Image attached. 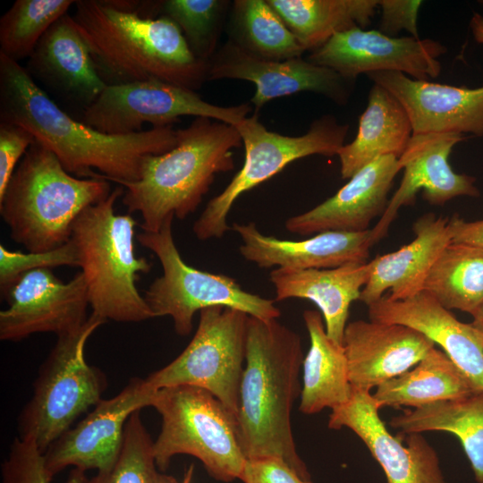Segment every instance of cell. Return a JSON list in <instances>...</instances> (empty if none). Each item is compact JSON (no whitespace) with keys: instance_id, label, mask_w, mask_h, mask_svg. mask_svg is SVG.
Returning <instances> with one entry per match:
<instances>
[{"instance_id":"4fadbf2b","label":"cell","mask_w":483,"mask_h":483,"mask_svg":"<svg viewBox=\"0 0 483 483\" xmlns=\"http://www.w3.org/2000/svg\"><path fill=\"white\" fill-rule=\"evenodd\" d=\"M446 51L445 46L431 38L389 37L356 27L332 37L312 50L307 60L353 80L361 73L398 72L429 80L440 74L438 58Z\"/></svg>"},{"instance_id":"f546056e","label":"cell","mask_w":483,"mask_h":483,"mask_svg":"<svg viewBox=\"0 0 483 483\" xmlns=\"http://www.w3.org/2000/svg\"><path fill=\"white\" fill-rule=\"evenodd\" d=\"M389 424L403 434H453L461 442L476 481L483 483V390L406 411L392 418Z\"/></svg>"},{"instance_id":"d6986e66","label":"cell","mask_w":483,"mask_h":483,"mask_svg":"<svg viewBox=\"0 0 483 483\" xmlns=\"http://www.w3.org/2000/svg\"><path fill=\"white\" fill-rule=\"evenodd\" d=\"M24 68L52 99L55 97L75 106L82 113L106 87L69 13L59 18L46 31Z\"/></svg>"},{"instance_id":"3957f363","label":"cell","mask_w":483,"mask_h":483,"mask_svg":"<svg viewBox=\"0 0 483 483\" xmlns=\"http://www.w3.org/2000/svg\"><path fill=\"white\" fill-rule=\"evenodd\" d=\"M277 319L249 316L236 416L238 437L247 460L277 458L310 480L297 453L291 422L293 403L301 393V339Z\"/></svg>"},{"instance_id":"7a4b0ae2","label":"cell","mask_w":483,"mask_h":483,"mask_svg":"<svg viewBox=\"0 0 483 483\" xmlns=\"http://www.w3.org/2000/svg\"><path fill=\"white\" fill-rule=\"evenodd\" d=\"M140 1L79 0L72 16L106 86L161 80L193 91L208 63L191 51L169 18L140 12Z\"/></svg>"},{"instance_id":"7c38bea8","label":"cell","mask_w":483,"mask_h":483,"mask_svg":"<svg viewBox=\"0 0 483 483\" xmlns=\"http://www.w3.org/2000/svg\"><path fill=\"white\" fill-rule=\"evenodd\" d=\"M252 110L250 104L220 106L205 101L196 91L161 80L106 86L79 119L109 135H127L142 130L173 126L182 116L208 117L238 125Z\"/></svg>"},{"instance_id":"484cf974","label":"cell","mask_w":483,"mask_h":483,"mask_svg":"<svg viewBox=\"0 0 483 483\" xmlns=\"http://www.w3.org/2000/svg\"><path fill=\"white\" fill-rule=\"evenodd\" d=\"M370 275L369 262L352 263L334 268H275L269 274L276 301L305 299L317 305L327 335L343 344L349 309L359 300Z\"/></svg>"},{"instance_id":"8992f818","label":"cell","mask_w":483,"mask_h":483,"mask_svg":"<svg viewBox=\"0 0 483 483\" xmlns=\"http://www.w3.org/2000/svg\"><path fill=\"white\" fill-rule=\"evenodd\" d=\"M123 189L114 188L106 199L87 208L73 225L71 241L92 313L106 321L138 323L154 318L136 287L140 275L149 272L151 264L136 256V220L129 213H114Z\"/></svg>"},{"instance_id":"9c48e42d","label":"cell","mask_w":483,"mask_h":483,"mask_svg":"<svg viewBox=\"0 0 483 483\" xmlns=\"http://www.w3.org/2000/svg\"><path fill=\"white\" fill-rule=\"evenodd\" d=\"M169 216L157 232L143 231L137 241L158 258L163 274L157 277L143 297L154 318L169 316L177 335L187 336L193 318L202 309L223 306L244 311L260 319L278 318L275 300L250 292L233 277L192 267L185 263L174 243Z\"/></svg>"},{"instance_id":"e575fe53","label":"cell","mask_w":483,"mask_h":483,"mask_svg":"<svg viewBox=\"0 0 483 483\" xmlns=\"http://www.w3.org/2000/svg\"><path fill=\"white\" fill-rule=\"evenodd\" d=\"M229 5L225 0H165L156 2V10L178 26L193 55L208 63Z\"/></svg>"},{"instance_id":"cb8c5ba5","label":"cell","mask_w":483,"mask_h":483,"mask_svg":"<svg viewBox=\"0 0 483 483\" xmlns=\"http://www.w3.org/2000/svg\"><path fill=\"white\" fill-rule=\"evenodd\" d=\"M241 237V255L260 268L324 269L366 263L374 244L371 228L358 233L328 231L301 241L281 240L262 233L257 225L234 223Z\"/></svg>"},{"instance_id":"f6af8a7d","label":"cell","mask_w":483,"mask_h":483,"mask_svg":"<svg viewBox=\"0 0 483 483\" xmlns=\"http://www.w3.org/2000/svg\"><path fill=\"white\" fill-rule=\"evenodd\" d=\"M194 466L191 464L189 466L188 470L185 471L183 476V480L182 483H191L193 477Z\"/></svg>"},{"instance_id":"ba28073f","label":"cell","mask_w":483,"mask_h":483,"mask_svg":"<svg viewBox=\"0 0 483 483\" xmlns=\"http://www.w3.org/2000/svg\"><path fill=\"white\" fill-rule=\"evenodd\" d=\"M105 322L91 313L80 328L57 336L38 369L32 395L18 416L17 431L20 438L35 442L43 453L102 400L106 378L87 362L85 346Z\"/></svg>"},{"instance_id":"277c9868","label":"cell","mask_w":483,"mask_h":483,"mask_svg":"<svg viewBox=\"0 0 483 483\" xmlns=\"http://www.w3.org/2000/svg\"><path fill=\"white\" fill-rule=\"evenodd\" d=\"M242 144L234 125L195 117L177 130L169 151L148 157L137 182H122L127 212H140L143 231L157 232L169 216L180 220L194 213L219 173L233 169V149Z\"/></svg>"},{"instance_id":"d4e9b609","label":"cell","mask_w":483,"mask_h":483,"mask_svg":"<svg viewBox=\"0 0 483 483\" xmlns=\"http://www.w3.org/2000/svg\"><path fill=\"white\" fill-rule=\"evenodd\" d=\"M414 239L399 250L377 255L371 261L370 275L359 301L368 307L386 295L394 301L412 297L423 291L432 266L452 242L448 218L427 213L413 224Z\"/></svg>"},{"instance_id":"836d02e7","label":"cell","mask_w":483,"mask_h":483,"mask_svg":"<svg viewBox=\"0 0 483 483\" xmlns=\"http://www.w3.org/2000/svg\"><path fill=\"white\" fill-rule=\"evenodd\" d=\"M72 0H16L0 19V53L29 58L46 31L74 4Z\"/></svg>"},{"instance_id":"8d00e7d4","label":"cell","mask_w":483,"mask_h":483,"mask_svg":"<svg viewBox=\"0 0 483 483\" xmlns=\"http://www.w3.org/2000/svg\"><path fill=\"white\" fill-rule=\"evenodd\" d=\"M85 471L73 468L65 483H86ZM1 483H52L47 475L44 453L35 442L16 436L1 465Z\"/></svg>"},{"instance_id":"d590c367","label":"cell","mask_w":483,"mask_h":483,"mask_svg":"<svg viewBox=\"0 0 483 483\" xmlns=\"http://www.w3.org/2000/svg\"><path fill=\"white\" fill-rule=\"evenodd\" d=\"M153 442L140 411H134L126 422L123 445L114 466L88 478L86 483H178L174 477L158 469Z\"/></svg>"},{"instance_id":"e0dca14e","label":"cell","mask_w":483,"mask_h":483,"mask_svg":"<svg viewBox=\"0 0 483 483\" xmlns=\"http://www.w3.org/2000/svg\"><path fill=\"white\" fill-rule=\"evenodd\" d=\"M370 392L352 389L350 400L332 410L328 428H347L366 445L382 467L387 483H449L436 451L421 433L394 436L379 416Z\"/></svg>"},{"instance_id":"2e32d148","label":"cell","mask_w":483,"mask_h":483,"mask_svg":"<svg viewBox=\"0 0 483 483\" xmlns=\"http://www.w3.org/2000/svg\"><path fill=\"white\" fill-rule=\"evenodd\" d=\"M222 79L252 82L256 91L250 102L256 113L274 98L303 91L322 95L340 106L346 105L356 81L301 57L260 58L230 40L218 47L208 62V80Z\"/></svg>"},{"instance_id":"ee69618b","label":"cell","mask_w":483,"mask_h":483,"mask_svg":"<svg viewBox=\"0 0 483 483\" xmlns=\"http://www.w3.org/2000/svg\"><path fill=\"white\" fill-rule=\"evenodd\" d=\"M472 318L471 325L483 333V304Z\"/></svg>"},{"instance_id":"f1b7e54d","label":"cell","mask_w":483,"mask_h":483,"mask_svg":"<svg viewBox=\"0 0 483 483\" xmlns=\"http://www.w3.org/2000/svg\"><path fill=\"white\" fill-rule=\"evenodd\" d=\"M478 391L443 352L433 347L413 369L378 386L372 394L378 407L414 409Z\"/></svg>"},{"instance_id":"ac0fdd59","label":"cell","mask_w":483,"mask_h":483,"mask_svg":"<svg viewBox=\"0 0 483 483\" xmlns=\"http://www.w3.org/2000/svg\"><path fill=\"white\" fill-rule=\"evenodd\" d=\"M455 133L412 134L404 152L398 158L403 176L399 188L377 225L371 228L374 244L386 236L398 210L414 203L421 190L423 198L431 205L443 206L462 196L478 198L476 178L455 173L448 158L453 148L464 140Z\"/></svg>"},{"instance_id":"5bb4252c","label":"cell","mask_w":483,"mask_h":483,"mask_svg":"<svg viewBox=\"0 0 483 483\" xmlns=\"http://www.w3.org/2000/svg\"><path fill=\"white\" fill-rule=\"evenodd\" d=\"M8 307L0 311V339L19 342L37 333L56 336L77 330L88 320L89 306L81 272L63 282L50 268L21 275L4 295Z\"/></svg>"},{"instance_id":"f35d334b","label":"cell","mask_w":483,"mask_h":483,"mask_svg":"<svg viewBox=\"0 0 483 483\" xmlns=\"http://www.w3.org/2000/svg\"><path fill=\"white\" fill-rule=\"evenodd\" d=\"M34 136L22 126L0 122V198Z\"/></svg>"},{"instance_id":"9a60e30c","label":"cell","mask_w":483,"mask_h":483,"mask_svg":"<svg viewBox=\"0 0 483 483\" xmlns=\"http://www.w3.org/2000/svg\"><path fill=\"white\" fill-rule=\"evenodd\" d=\"M153 393L146 386L144 378L134 377L119 394L97 403L44 453L49 479L52 481L69 466L85 472L109 470L120 453L128 419L134 411L149 407Z\"/></svg>"},{"instance_id":"74e56055","label":"cell","mask_w":483,"mask_h":483,"mask_svg":"<svg viewBox=\"0 0 483 483\" xmlns=\"http://www.w3.org/2000/svg\"><path fill=\"white\" fill-rule=\"evenodd\" d=\"M61 266L79 267L76 248L72 241L45 252L10 250L0 245V290L4 296L24 274L40 268Z\"/></svg>"},{"instance_id":"5b68a950","label":"cell","mask_w":483,"mask_h":483,"mask_svg":"<svg viewBox=\"0 0 483 483\" xmlns=\"http://www.w3.org/2000/svg\"><path fill=\"white\" fill-rule=\"evenodd\" d=\"M111 192L109 181L71 174L35 140L0 198V214L15 242L45 252L69 242L78 216Z\"/></svg>"},{"instance_id":"7402d4cb","label":"cell","mask_w":483,"mask_h":483,"mask_svg":"<svg viewBox=\"0 0 483 483\" xmlns=\"http://www.w3.org/2000/svg\"><path fill=\"white\" fill-rule=\"evenodd\" d=\"M401 170L398 158L385 156L369 163L338 191L313 208L288 218L285 228L309 235L328 231L364 232L385 212L394 180Z\"/></svg>"},{"instance_id":"7bdbcfd3","label":"cell","mask_w":483,"mask_h":483,"mask_svg":"<svg viewBox=\"0 0 483 483\" xmlns=\"http://www.w3.org/2000/svg\"><path fill=\"white\" fill-rule=\"evenodd\" d=\"M470 29L476 42L483 44V15L474 13L470 21Z\"/></svg>"},{"instance_id":"bcb514c9","label":"cell","mask_w":483,"mask_h":483,"mask_svg":"<svg viewBox=\"0 0 483 483\" xmlns=\"http://www.w3.org/2000/svg\"><path fill=\"white\" fill-rule=\"evenodd\" d=\"M479 4L483 6V0H479Z\"/></svg>"},{"instance_id":"60d3db41","label":"cell","mask_w":483,"mask_h":483,"mask_svg":"<svg viewBox=\"0 0 483 483\" xmlns=\"http://www.w3.org/2000/svg\"><path fill=\"white\" fill-rule=\"evenodd\" d=\"M243 483H313L303 479L287 463L277 458L248 459L240 479Z\"/></svg>"},{"instance_id":"603a6c76","label":"cell","mask_w":483,"mask_h":483,"mask_svg":"<svg viewBox=\"0 0 483 483\" xmlns=\"http://www.w3.org/2000/svg\"><path fill=\"white\" fill-rule=\"evenodd\" d=\"M369 319L401 324L424 334L469 378L483 390V333L454 315L424 291L404 300L383 296L369 306Z\"/></svg>"},{"instance_id":"83f0119b","label":"cell","mask_w":483,"mask_h":483,"mask_svg":"<svg viewBox=\"0 0 483 483\" xmlns=\"http://www.w3.org/2000/svg\"><path fill=\"white\" fill-rule=\"evenodd\" d=\"M302 317L310 344L302 362L299 409L311 415L347 402L352 387L344 348L327 335L321 313L307 309Z\"/></svg>"},{"instance_id":"52a82bcc","label":"cell","mask_w":483,"mask_h":483,"mask_svg":"<svg viewBox=\"0 0 483 483\" xmlns=\"http://www.w3.org/2000/svg\"><path fill=\"white\" fill-rule=\"evenodd\" d=\"M149 407L161 417L153 442L156 463L165 471L173 457L199 459L210 477L222 482L240 479L247 459L242 450L236 416L210 392L177 386L153 393Z\"/></svg>"},{"instance_id":"30bf717a","label":"cell","mask_w":483,"mask_h":483,"mask_svg":"<svg viewBox=\"0 0 483 483\" xmlns=\"http://www.w3.org/2000/svg\"><path fill=\"white\" fill-rule=\"evenodd\" d=\"M244 147L242 167L224 191L212 198L193 224V233L200 241L221 238L230 229L229 212L244 192L267 181L293 161L312 156H337L349 131L331 114L313 121L301 136H285L268 131L257 113L235 126Z\"/></svg>"},{"instance_id":"ab89813d","label":"cell","mask_w":483,"mask_h":483,"mask_svg":"<svg viewBox=\"0 0 483 483\" xmlns=\"http://www.w3.org/2000/svg\"><path fill=\"white\" fill-rule=\"evenodd\" d=\"M419 0H378L381 20L378 30L389 37L407 30L411 37L419 38L418 13L422 4Z\"/></svg>"},{"instance_id":"8fae6325","label":"cell","mask_w":483,"mask_h":483,"mask_svg":"<svg viewBox=\"0 0 483 483\" xmlns=\"http://www.w3.org/2000/svg\"><path fill=\"white\" fill-rule=\"evenodd\" d=\"M248 318L247 313L233 308L202 309L198 328L185 349L144 378L148 389L156 392L177 386L200 387L237 416Z\"/></svg>"},{"instance_id":"4316f807","label":"cell","mask_w":483,"mask_h":483,"mask_svg":"<svg viewBox=\"0 0 483 483\" xmlns=\"http://www.w3.org/2000/svg\"><path fill=\"white\" fill-rule=\"evenodd\" d=\"M411 136V123L403 106L386 89L373 84L367 107L359 119L356 137L337 154L342 178L350 179L379 157L399 158Z\"/></svg>"},{"instance_id":"b9f144b4","label":"cell","mask_w":483,"mask_h":483,"mask_svg":"<svg viewBox=\"0 0 483 483\" xmlns=\"http://www.w3.org/2000/svg\"><path fill=\"white\" fill-rule=\"evenodd\" d=\"M453 243H465L483 248V219L466 221L454 215L448 219Z\"/></svg>"},{"instance_id":"6da1fadb","label":"cell","mask_w":483,"mask_h":483,"mask_svg":"<svg viewBox=\"0 0 483 483\" xmlns=\"http://www.w3.org/2000/svg\"><path fill=\"white\" fill-rule=\"evenodd\" d=\"M0 122L22 126L80 178L122 183L141 177L145 159L177 143L173 126L127 135L100 132L68 114L18 62L0 53Z\"/></svg>"},{"instance_id":"d6a6232c","label":"cell","mask_w":483,"mask_h":483,"mask_svg":"<svg viewBox=\"0 0 483 483\" xmlns=\"http://www.w3.org/2000/svg\"><path fill=\"white\" fill-rule=\"evenodd\" d=\"M228 33V40L260 58L286 60L305 52L267 0L233 1Z\"/></svg>"},{"instance_id":"1f68e13d","label":"cell","mask_w":483,"mask_h":483,"mask_svg":"<svg viewBox=\"0 0 483 483\" xmlns=\"http://www.w3.org/2000/svg\"><path fill=\"white\" fill-rule=\"evenodd\" d=\"M423 291L446 309L473 317L483 304V248L451 242L429 270Z\"/></svg>"},{"instance_id":"ffe728a7","label":"cell","mask_w":483,"mask_h":483,"mask_svg":"<svg viewBox=\"0 0 483 483\" xmlns=\"http://www.w3.org/2000/svg\"><path fill=\"white\" fill-rule=\"evenodd\" d=\"M403 106L412 134L470 133L483 136V85L470 89L419 80L398 72L367 74Z\"/></svg>"},{"instance_id":"4dcf8cb0","label":"cell","mask_w":483,"mask_h":483,"mask_svg":"<svg viewBox=\"0 0 483 483\" xmlns=\"http://www.w3.org/2000/svg\"><path fill=\"white\" fill-rule=\"evenodd\" d=\"M301 46L315 50L335 35L365 29L378 7V0H267Z\"/></svg>"},{"instance_id":"44dd1931","label":"cell","mask_w":483,"mask_h":483,"mask_svg":"<svg viewBox=\"0 0 483 483\" xmlns=\"http://www.w3.org/2000/svg\"><path fill=\"white\" fill-rule=\"evenodd\" d=\"M343 346L352 389L370 392L411 369L435 343L404 325L359 319L347 324Z\"/></svg>"}]
</instances>
